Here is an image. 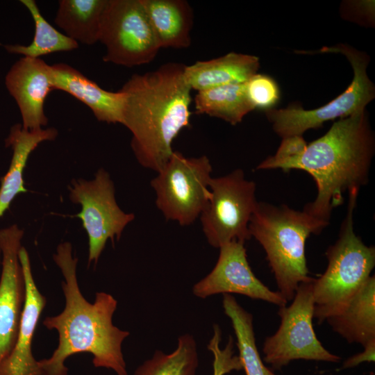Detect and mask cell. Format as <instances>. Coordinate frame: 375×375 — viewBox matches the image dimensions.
<instances>
[{"instance_id": "1", "label": "cell", "mask_w": 375, "mask_h": 375, "mask_svg": "<svg viewBox=\"0 0 375 375\" xmlns=\"http://www.w3.org/2000/svg\"><path fill=\"white\" fill-rule=\"evenodd\" d=\"M53 258L64 280L62 289L65 299L63 310L47 317L43 325L55 329L58 344L52 355L39 361L44 375H67L66 359L78 353L93 356L95 367L112 370L117 375H128L122 353V343L130 333L115 326L112 317L117 301L110 294L99 292L94 303L88 301L79 288L76 267L78 258L72 255V244H58Z\"/></svg>"}, {"instance_id": "2", "label": "cell", "mask_w": 375, "mask_h": 375, "mask_svg": "<svg viewBox=\"0 0 375 375\" xmlns=\"http://www.w3.org/2000/svg\"><path fill=\"white\" fill-rule=\"evenodd\" d=\"M185 65L167 62L133 74L120 89L121 124L132 133L133 153L142 167L156 172L174 152L175 138L190 126L192 89L185 79Z\"/></svg>"}, {"instance_id": "3", "label": "cell", "mask_w": 375, "mask_h": 375, "mask_svg": "<svg viewBox=\"0 0 375 375\" xmlns=\"http://www.w3.org/2000/svg\"><path fill=\"white\" fill-rule=\"evenodd\" d=\"M375 138L366 109L335 121L322 137L307 144L291 169L308 172L317 196L303 210L329 223L332 210L343 202V193L357 190L369 180Z\"/></svg>"}, {"instance_id": "4", "label": "cell", "mask_w": 375, "mask_h": 375, "mask_svg": "<svg viewBox=\"0 0 375 375\" xmlns=\"http://www.w3.org/2000/svg\"><path fill=\"white\" fill-rule=\"evenodd\" d=\"M328 224L303 210L258 201L249 231L263 248L277 291L287 301L292 300L301 283L312 278L306 258L307 238L320 233Z\"/></svg>"}, {"instance_id": "5", "label": "cell", "mask_w": 375, "mask_h": 375, "mask_svg": "<svg viewBox=\"0 0 375 375\" xmlns=\"http://www.w3.org/2000/svg\"><path fill=\"white\" fill-rule=\"evenodd\" d=\"M359 191L348 193L347 211L335 242L325 252L327 267L312 283L313 319L319 324L339 313L372 276L375 248L365 244L353 228Z\"/></svg>"}, {"instance_id": "6", "label": "cell", "mask_w": 375, "mask_h": 375, "mask_svg": "<svg viewBox=\"0 0 375 375\" xmlns=\"http://www.w3.org/2000/svg\"><path fill=\"white\" fill-rule=\"evenodd\" d=\"M324 53H340L346 56L353 71V78L345 91L322 107L305 110L292 104L287 108L265 110L274 131L282 139L301 135L311 128H317L330 120L348 117L366 109L375 97V87L368 77L369 56L352 47L339 44L319 50Z\"/></svg>"}, {"instance_id": "7", "label": "cell", "mask_w": 375, "mask_h": 375, "mask_svg": "<svg viewBox=\"0 0 375 375\" xmlns=\"http://www.w3.org/2000/svg\"><path fill=\"white\" fill-rule=\"evenodd\" d=\"M314 278L301 283L289 306L279 307L281 323L277 331L265 338L263 362L281 369L296 360L338 363L341 357L328 351L313 328Z\"/></svg>"}, {"instance_id": "8", "label": "cell", "mask_w": 375, "mask_h": 375, "mask_svg": "<svg viewBox=\"0 0 375 375\" xmlns=\"http://www.w3.org/2000/svg\"><path fill=\"white\" fill-rule=\"evenodd\" d=\"M212 171L206 156L188 158L174 151L151 181L156 204L167 219L189 226L201 215L210 196Z\"/></svg>"}, {"instance_id": "9", "label": "cell", "mask_w": 375, "mask_h": 375, "mask_svg": "<svg viewBox=\"0 0 375 375\" xmlns=\"http://www.w3.org/2000/svg\"><path fill=\"white\" fill-rule=\"evenodd\" d=\"M209 188L210 196L200 215L208 244L219 249L233 240L244 243L251 239L249 223L258 203L256 183L237 169L212 177Z\"/></svg>"}, {"instance_id": "10", "label": "cell", "mask_w": 375, "mask_h": 375, "mask_svg": "<svg viewBox=\"0 0 375 375\" xmlns=\"http://www.w3.org/2000/svg\"><path fill=\"white\" fill-rule=\"evenodd\" d=\"M99 42L104 62L127 67L151 62L160 49L140 0H108Z\"/></svg>"}, {"instance_id": "11", "label": "cell", "mask_w": 375, "mask_h": 375, "mask_svg": "<svg viewBox=\"0 0 375 375\" xmlns=\"http://www.w3.org/2000/svg\"><path fill=\"white\" fill-rule=\"evenodd\" d=\"M69 187V199L81 206L75 217L81 219L89 240L88 265L97 264L107 240H119L133 213L124 212L117 205L115 187L109 174L100 169L93 180H73Z\"/></svg>"}, {"instance_id": "12", "label": "cell", "mask_w": 375, "mask_h": 375, "mask_svg": "<svg viewBox=\"0 0 375 375\" xmlns=\"http://www.w3.org/2000/svg\"><path fill=\"white\" fill-rule=\"evenodd\" d=\"M219 249L213 269L192 287L195 297L205 299L218 294H238L279 307L287 305L278 291L270 290L253 274L244 242L233 240Z\"/></svg>"}, {"instance_id": "13", "label": "cell", "mask_w": 375, "mask_h": 375, "mask_svg": "<svg viewBox=\"0 0 375 375\" xmlns=\"http://www.w3.org/2000/svg\"><path fill=\"white\" fill-rule=\"evenodd\" d=\"M23 235L24 231L16 224L0 230V363L15 343L26 297L24 276L19 259Z\"/></svg>"}, {"instance_id": "14", "label": "cell", "mask_w": 375, "mask_h": 375, "mask_svg": "<svg viewBox=\"0 0 375 375\" xmlns=\"http://www.w3.org/2000/svg\"><path fill=\"white\" fill-rule=\"evenodd\" d=\"M5 83L18 106L23 128L35 131L46 126L44 104L53 90L51 65L41 58L23 57L10 67Z\"/></svg>"}, {"instance_id": "15", "label": "cell", "mask_w": 375, "mask_h": 375, "mask_svg": "<svg viewBox=\"0 0 375 375\" xmlns=\"http://www.w3.org/2000/svg\"><path fill=\"white\" fill-rule=\"evenodd\" d=\"M19 259L22 267L26 297L14 347L0 363V375H44L32 353V340L47 299L39 291L32 274L28 253L22 247Z\"/></svg>"}, {"instance_id": "16", "label": "cell", "mask_w": 375, "mask_h": 375, "mask_svg": "<svg viewBox=\"0 0 375 375\" xmlns=\"http://www.w3.org/2000/svg\"><path fill=\"white\" fill-rule=\"evenodd\" d=\"M53 90L64 91L87 106L97 120L122 123L124 93L101 88L76 69L65 63L51 65Z\"/></svg>"}, {"instance_id": "17", "label": "cell", "mask_w": 375, "mask_h": 375, "mask_svg": "<svg viewBox=\"0 0 375 375\" xmlns=\"http://www.w3.org/2000/svg\"><path fill=\"white\" fill-rule=\"evenodd\" d=\"M260 67L255 56L230 52L223 56L185 65V79L197 92L227 84L244 83Z\"/></svg>"}, {"instance_id": "18", "label": "cell", "mask_w": 375, "mask_h": 375, "mask_svg": "<svg viewBox=\"0 0 375 375\" xmlns=\"http://www.w3.org/2000/svg\"><path fill=\"white\" fill-rule=\"evenodd\" d=\"M140 1L160 49L190 46L194 13L187 1Z\"/></svg>"}, {"instance_id": "19", "label": "cell", "mask_w": 375, "mask_h": 375, "mask_svg": "<svg viewBox=\"0 0 375 375\" xmlns=\"http://www.w3.org/2000/svg\"><path fill=\"white\" fill-rule=\"evenodd\" d=\"M326 322L350 344L375 340V277L372 275L337 315Z\"/></svg>"}, {"instance_id": "20", "label": "cell", "mask_w": 375, "mask_h": 375, "mask_svg": "<svg viewBox=\"0 0 375 375\" xmlns=\"http://www.w3.org/2000/svg\"><path fill=\"white\" fill-rule=\"evenodd\" d=\"M57 135L58 131L54 128L28 131L24 129L22 124L12 126L6 140V146L12 148V156L8 171L1 179L0 217L17 194L27 192L23 172L31 152L41 142L53 140Z\"/></svg>"}, {"instance_id": "21", "label": "cell", "mask_w": 375, "mask_h": 375, "mask_svg": "<svg viewBox=\"0 0 375 375\" xmlns=\"http://www.w3.org/2000/svg\"><path fill=\"white\" fill-rule=\"evenodd\" d=\"M108 0H60L55 23L76 42L92 45L99 42Z\"/></svg>"}, {"instance_id": "22", "label": "cell", "mask_w": 375, "mask_h": 375, "mask_svg": "<svg viewBox=\"0 0 375 375\" xmlns=\"http://www.w3.org/2000/svg\"><path fill=\"white\" fill-rule=\"evenodd\" d=\"M244 83L227 84L197 92L194 99L196 112L232 125L239 124L255 109L247 98Z\"/></svg>"}, {"instance_id": "23", "label": "cell", "mask_w": 375, "mask_h": 375, "mask_svg": "<svg viewBox=\"0 0 375 375\" xmlns=\"http://www.w3.org/2000/svg\"><path fill=\"white\" fill-rule=\"evenodd\" d=\"M222 307L230 319L246 375H276L265 364L257 348L253 316L229 294H222Z\"/></svg>"}, {"instance_id": "24", "label": "cell", "mask_w": 375, "mask_h": 375, "mask_svg": "<svg viewBox=\"0 0 375 375\" xmlns=\"http://www.w3.org/2000/svg\"><path fill=\"white\" fill-rule=\"evenodd\" d=\"M20 2L28 9L34 22L33 40L28 45H6L5 49L8 52L40 58L42 56L72 51L78 47V42L58 31L47 21L35 1L21 0Z\"/></svg>"}, {"instance_id": "25", "label": "cell", "mask_w": 375, "mask_h": 375, "mask_svg": "<svg viewBox=\"0 0 375 375\" xmlns=\"http://www.w3.org/2000/svg\"><path fill=\"white\" fill-rule=\"evenodd\" d=\"M197 342L192 335L178 337L177 347L170 353L156 350L135 370L133 375H196L199 367Z\"/></svg>"}, {"instance_id": "26", "label": "cell", "mask_w": 375, "mask_h": 375, "mask_svg": "<svg viewBox=\"0 0 375 375\" xmlns=\"http://www.w3.org/2000/svg\"><path fill=\"white\" fill-rule=\"evenodd\" d=\"M212 328L213 335L207 346L213 356L212 375H226L233 371L242 369L240 360L238 356L235 354L233 338L229 336L228 342L222 348V330L216 324Z\"/></svg>"}, {"instance_id": "27", "label": "cell", "mask_w": 375, "mask_h": 375, "mask_svg": "<svg viewBox=\"0 0 375 375\" xmlns=\"http://www.w3.org/2000/svg\"><path fill=\"white\" fill-rule=\"evenodd\" d=\"M307 143L301 135H293L282 139L277 151L267 157L256 167L258 170L281 169L291 170L292 164L301 156Z\"/></svg>"}, {"instance_id": "28", "label": "cell", "mask_w": 375, "mask_h": 375, "mask_svg": "<svg viewBox=\"0 0 375 375\" xmlns=\"http://www.w3.org/2000/svg\"><path fill=\"white\" fill-rule=\"evenodd\" d=\"M244 85L247 98L254 108L271 109L279 99L276 83L267 75L256 73Z\"/></svg>"}, {"instance_id": "29", "label": "cell", "mask_w": 375, "mask_h": 375, "mask_svg": "<svg viewBox=\"0 0 375 375\" xmlns=\"http://www.w3.org/2000/svg\"><path fill=\"white\" fill-rule=\"evenodd\" d=\"M363 347V350L347 358L340 370L356 367L363 362L375 361V340H371Z\"/></svg>"}]
</instances>
